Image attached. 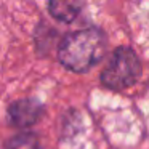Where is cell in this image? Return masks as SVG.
I'll use <instances>...</instances> for the list:
<instances>
[{
	"instance_id": "cell-2",
	"label": "cell",
	"mask_w": 149,
	"mask_h": 149,
	"mask_svg": "<svg viewBox=\"0 0 149 149\" xmlns=\"http://www.w3.org/2000/svg\"><path fill=\"white\" fill-rule=\"evenodd\" d=\"M141 72L143 66L138 55L128 47H119L112 52L101 72V82L109 90L122 91L133 87L141 77Z\"/></svg>"
},
{
	"instance_id": "cell-5",
	"label": "cell",
	"mask_w": 149,
	"mask_h": 149,
	"mask_svg": "<svg viewBox=\"0 0 149 149\" xmlns=\"http://www.w3.org/2000/svg\"><path fill=\"white\" fill-rule=\"evenodd\" d=\"M5 149H40V141L34 133H19L8 139Z\"/></svg>"
},
{
	"instance_id": "cell-3",
	"label": "cell",
	"mask_w": 149,
	"mask_h": 149,
	"mask_svg": "<svg viewBox=\"0 0 149 149\" xmlns=\"http://www.w3.org/2000/svg\"><path fill=\"white\" fill-rule=\"evenodd\" d=\"M45 107L36 98H24L11 103L8 107V119L16 128H29L42 119Z\"/></svg>"
},
{
	"instance_id": "cell-4",
	"label": "cell",
	"mask_w": 149,
	"mask_h": 149,
	"mask_svg": "<svg viewBox=\"0 0 149 149\" xmlns=\"http://www.w3.org/2000/svg\"><path fill=\"white\" fill-rule=\"evenodd\" d=\"M82 0H48V11L61 23H72L82 13Z\"/></svg>"
},
{
	"instance_id": "cell-1",
	"label": "cell",
	"mask_w": 149,
	"mask_h": 149,
	"mask_svg": "<svg viewBox=\"0 0 149 149\" xmlns=\"http://www.w3.org/2000/svg\"><path fill=\"white\" fill-rule=\"evenodd\" d=\"M107 48V39L100 29L75 31L61 40L58 59L66 69L72 72H87L103 59Z\"/></svg>"
}]
</instances>
